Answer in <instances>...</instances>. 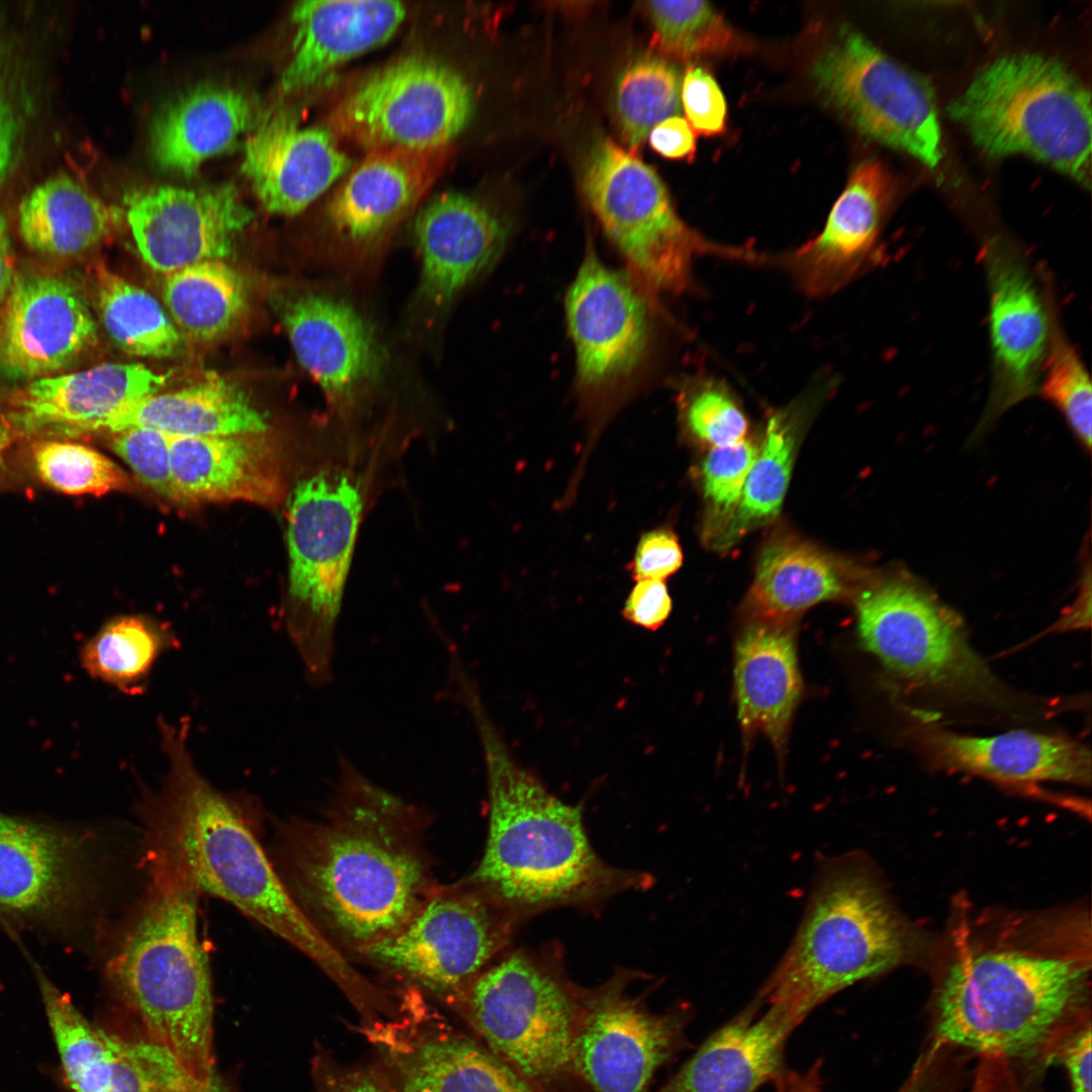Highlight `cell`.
Returning <instances> with one entry per match:
<instances>
[{
    "label": "cell",
    "instance_id": "obj_35",
    "mask_svg": "<svg viewBox=\"0 0 1092 1092\" xmlns=\"http://www.w3.org/2000/svg\"><path fill=\"white\" fill-rule=\"evenodd\" d=\"M150 428L175 437H212L267 433L269 424L236 384L209 377L191 386L154 393L121 410L106 432Z\"/></svg>",
    "mask_w": 1092,
    "mask_h": 1092
},
{
    "label": "cell",
    "instance_id": "obj_43",
    "mask_svg": "<svg viewBox=\"0 0 1092 1092\" xmlns=\"http://www.w3.org/2000/svg\"><path fill=\"white\" fill-rule=\"evenodd\" d=\"M681 76L675 66L643 57L619 75L614 96L615 117L625 142L639 147L660 121L680 111Z\"/></svg>",
    "mask_w": 1092,
    "mask_h": 1092
},
{
    "label": "cell",
    "instance_id": "obj_49",
    "mask_svg": "<svg viewBox=\"0 0 1092 1092\" xmlns=\"http://www.w3.org/2000/svg\"><path fill=\"white\" fill-rule=\"evenodd\" d=\"M680 99L694 132L709 136L725 130L727 104L709 71L698 66L689 67L681 81Z\"/></svg>",
    "mask_w": 1092,
    "mask_h": 1092
},
{
    "label": "cell",
    "instance_id": "obj_44",
    "mask_svg": "<svg viewBox=\"0 0 1092 1092\" xmlns=\"http://www.w3.org/2000/svg\"><path fill=\"white\" fill-rule=\"evenodd\" d=\"M32 460L43 483L71 495H102L129 485L128 476L111 459L83 444L46 440L36 444Z\"/></svg>",
    "mask_w": 1092,
    "mask_h": 1092
},
{
    "label": "cell",
    "instance_id": "obj_27",
    "mask_svg": "<svg viewBox=\"0 0 1092 1092\" xmlns=\"http://www.w3.org/2000/svg\"><path fill=\"white\" fill-rule=\"evenodd\" d=\"M166 381V375L136 363H104L34 379L16 397V422L30 433L73 436L106 431L121 410L157 393Z\"/></svg>",
    "mask_w": 1092,
    "mask_h": 1092
},
{
    "label": "cell",
    "instance_id": "obj_57",
    "mask_svg": "<svg viewBox=\"0 0 1092 1092\" xmlns=\"http://www.w3.org/2000/svg\"><path fill=\"white\" fill-rule=\"evenodd\" d=\"M14 260L8 225L0 212V317L8 299L14 279Z\"/></svg>",
    "mask_w": 1092,
    "mask_h": 1092
},
{
    "label": "cell",
    "instance_id": "obj_11",
    "mask_svg": "<svg viewBox=\"0 0 1092 1092\" xmlns=\"http://www.w3.org/2000/svg\"><path fill=\"white\" fill-rule=\"evenodd\" d=\"M519 922L468 881L436 889L395 933L358 954L458 1002L507 951Z\"/></svg>",
    "mask_w": 1092,
    "mask_h": 1092
},
{
    "label": "cell",
    "instance_id": "obj_53",
    "mask_svg": "<svg viewBox=\"0 0 1092 1092\" xmlns=\"http://www.w3.org/2000/svg\"><path fill=\"white\" fill-rule=\"evenodd\" d=\"M649 142L652 149L665 158L693 159L695 156V132L678 115L657 123L649 132Z\"/></svg>",
    "mask_w": 1092,
    "mask_h": 1092
},
{
    "label": "cell",
    "instance_id": "obj_8",
    "mask_svg": "<svg viewBox=\"0 0 1092 1092\" xmlns=\"http://www.w3.org/2000/svg\"><path fill=\"white\" fill-rule=\"evenodd\" d=\"M948 112L987 154H1024L1090 186V93L1060 62L1037 54L1000 58Z\"/></svg>",
    "mask_w": 1092,
    "mask_h": 1092
},
{
    "label": "cell",
    "instance_id": "obj_26",
    "mask_svg": "<svg viewBox=\"0 0 1092 1092\" xmlns=\"http://www.w3.org/2000/svg\"><path fill=\"white\" fill-rule=\"evenodd\" d=\"M351 167L333 134L301 127L290 113L274 110L247 139L242 171L270 212L302 211Z\"/></svg>",
    "mask_w": 1092,
    "mask_h": 1092
},
{
    "label": "cell",
    "instance_id": "obj_33",
    "mask_svg": "<svg viewBox=\"0 0 1092 1092\" xmlns=\"http://www.w3.org/2000/svg\"><path fill=\"white\" fill-rule=\"evenodd\" d=\"M253 98L232 86L203 83L169 99L155 113L151 150L163 170L190 176L202 161L231 148L258 119Z\"/></svg>",
    "mask_w": 1092,
    "mask_h": 1092
},
{
    "label": "cell",
    "instance_id": "obj_7",
    "mask_svg": "<svg viewBox=\"0 0 1092 1092\" xmlns=\"http://www.w3.org/2000/svg\"><path fill=\"white\" fill-rule=\"evenodd\" d=\"M583 991L557 947L519 948L488 966L458 1003L484 1045L537 1092H589L574 1061Z\"/></svg>",
    "mask_w": 1092,
    "mask_h": 1092
},
{
    "label": "cell",
    "instance_id": "obj_40",
    "mask_svg": "<svg viewBox=\"0 0 1092 1092\" xmlns=\"http://www.w3.org/2000/svg\"><path fill=\"white\" fill-rule=\"evenodd\" d=\"M96 299L107 334L123 352L150 358H168L180 352L181 333L145 289L98 267Z\"/></svg>",
    "mask_w": 1092,
    "mask_h": 1092
},
{
    "label": "cell",
    "instance_id": "obj_56",
    "mask_svg": "<svg viewBox=\"0 0 1092 1092\" xmlns=\"http://www.w3.org/2000/svg\"><path fill=\"white\" fill-rule=\"evenodd\" d=\"M1091 582L1090 571L1086 574L1084 583L1082 584L1081 592L1078 599L1072 607L1067 610L1061 619L1054 625L1055 631H1066L1074 629H1083L1090 625V611H1091Z\"/></svg>",
    "mask_w": 1092,
    "mask_h": 1092
},
{
    "label": "cell",
    "instance_id": "obj_17",
    "mask_svg": "<svg viewBox=\"0 0 1092 1092\" xmlns=\"http://www.w3.org/2000/svg\"><path fill=\"white\" fill-rule=\"evenodd\" d=\"M448 156V146L372 151L327 207L324 258L345 271L375 261L393 230L426 195Z\"/></svg>",
    "mask_w": 1092,
    "mask_h": 1092
},
{
    "label": "cell",
    "instance_id": "obj_54",
    "mask_svg": "<svg viewBox=\"0 0 1092 1092\" xmlns=\"http://www.w3.org/2000/svg\"><path fill=\"white\" fill-rule=\"evenodd\" d=\"M317 1092H396L373 1071L347 1068H322Z\"/></svg>",
    "mask_w": 1092,
    "mask_h": 1092
},
{
    "label": "cell",
    "instance_id": "obj_13",
    "mask_svg": "<svg viewBox=\"0 0 1092 1092\" xmlns=\"http://www.w3.org/2000/svg\"><path fill=\"white\" fill-rule=\"evenodd\" d=\"M856 607L864 647L895 675L947 694L996 696L995 678L960 620L926 590L892 579L861 593Z\"/></svg>",
    "mask_w": 1092,
    "mask_h": 1092
},
{
    "label": "cell",
    "instance_id": "obj_38",
    "mask_svg": "<svg viewBox=\"0 0 1092 1092\" xmlns=\"http://www.w3.org/2000/svg\"><path fill=\"white\" fill-rule=\"evenodd\" d=\"M162 293L177 329L200 342L226 336L248 309L243 277L222 260L202 261L166 274Z\"/></svg>",
    "mask_w": 1092,
    "mask_h": 1092
},
{
    "label": "cell",
    "instance_id": "obj_24",
    "mask_svg": "<svg viewBox=\"0 0 1092 1092\" xmlns=\"http://www.w3.org/2000/svg\"><path fill=\"white\" fill-rule=\"evenodd\" d=\"M893 196V180L883 164L860 163L823 230L778 261L809 296L840 290L880 259L879 239Z\"/></svg>",
    "mask_w": 1092,
    "mask_h": 1092
},
{
    "label": "cell",
    "instance_id": "obj_16",
    "mask_svg": "<svg viewBox=\"0 0 1092 1092\" xmlns=\"http://www.w3.org/2000/svg\"><path fill=\"white\" fill-rule=\"evenodd\" d=\"M641 288L630 273L607 266L590 249L567 290L576 385L589 400L621 392L648 358L651 322Z\"/></svg>",
    "mask_w": 1092,
    "mask_h": 1092
},
{
    "label": "cell",
    "instance_id": "obj_42",
    "mask_svg": "<svg viewBox=\"0 0 1092 1092\" xmlns=\"http://www.w3.org/2000/svg\"><path fill=\"white\" fill-rule=\"evenodd\" d=\"M654 27V46L677 60L744 54L751 43L706 1L645 3Z\"/></svg>",
    "mask_w": 1092,
    "mask_h": 1092
},
{
    "label": "cell",
    "instance_id": "obj_55",
    "mask_svg": "<svg viewBox=\"0 0 1092 1092\" xmlns=\"http://www.w3.org/2000/svg\"><path fill=\"white\" fill-rule=\"evenodd\" d=\"M822 1063L815 1061L802 1071L785 1070L775 1081L776 1092H822Z\"/></svg>",
    "mask_w": 1092,
    "mask_h": 1092
},
{
    "label": "cell",
    "instance_id": "obj_3",
    "mask_svg": "<svg viewBox=\"0 0 1092 1092\" xmlns=\"http://www.w3.org/2000/svg\"><path fill=\"white\" fill-rule=\"evenodd\" d=\"M166 769L144 794L139 812L182 855L200 892L224 900L309 958L354 1006L375 986L312 924L289 893L252 824L253 805L217 789L201 772L189 746L190 721L158 719Z\"/></svg>",
    "mask_w": 1092,
    "mask_h": 1092
},
{
    "label": "cell",
    "instance_id": "obj_19",
    "mask_svg": "<svg viewBox=\"0 0 1092 1092\" xmlns=\"http://www.w3.org/2000/svg\"><path fill=\"white\" fill-rule=\"evenodd\" d=\"M982 259L992 352L991 390L982 419L987 426L1038 391L1055 312L1023 253L1011 242L990 240Z\"/></svg>",
    "mask_w": 1092,
    "mask_h": 1092
},
{
    "label": "cell",
    "instance_id": "obj_10",
    "mask_svg": "<svg viewBox=\"0 0 1092 1092\" xmlns=\"http://www.w3.org/2000/svg\"><path fill=\"white\" fill-rule=\"evenodd\" d=\"M583 190L606 236L647 291L678 294L695 260L711 254L756 262L750 250L712 243L677 214L656 172L611 140L592 150Z\"/></svg>",
    "mask_w": 1092,
    "mask_h": 1092
},
{
    "label": "cell",
    "instance_id": "obj_37",
    "mask_svg": "<svg viewBox=\"0 0 1092 1092\" xmlns=\"http://www.w3.org/2000/svg\"><path fill=\"white\" fill-rule=\"evenodd\" d=\"M843 589V577L832 559L808 544L781 540L762 550L750 600L760 623L786 626Z\"/></svg>",
    "mask_w": 1092,
    "mask_h": 1092
},
{
    "label": "cell",
    "instance_id": "obj_22",
    "mask_svg": "<svg viewBox=\"0 0 1092 1092\" xmlns=\"http://www.w3.org/2000/svg\"><path fill=\"white\" fill-rule=\"evenodd\" d=\"M414 234L422 267L413 311L431 327L497 260L509 228L480 202L445 192L423 206Z\"/></svg>",
    "mask_w": 1092,
    "mask_h": 1092
},
{
    "label": "cell",
    "instance_id": "obj_34",
    "mask_svg": "<svg viewBox=\"0 0 1092 1092\" xmlns=\"http://www.w3.org/2000/svg\"><path fill=\"white\" fill-rule=\"evenodd\" d=\"M734 675L745 739L763 734L782 756L802 691L792 632L764 623L748 627L736 645Z\"/></svg>",
    "mask_w": 1092,
    "mask_h": 1092
},
{
    "label": "cell",
    "instance_id": "obj_31",
    "mask_svg": "<svg viewBox=\"0 0 1092 1092\" xmlns=\"http://www.w3.org/2000/svg\"><path fill=\"white\" fill-rule=\"evenodd\" d=\"M755 998L710 1035L658 1092H756L785 1069L794 1031Z\"/></svg>",
    "mask_w": 1092,
    "mask_h": 1092
},
{
    "label": "cell",
    "instance_id": "obj_48",
    "mask_svg": "<svg viewBox=\"0 0 1092 1092\" xmlns=\"http://www.w3.org/2000/svg\"><path fill=\"white\" fill-rule=\"evenodd\" d=\"M757 454V448L745 439L734 445L713 447L707 455L703 465L705 494L720 514L736 508Z\"/></svg>",
    "mask_w": 1092,
    "mask_h": 1092
},
{
    "label": "cell",
    "instance_id": "obj_14",
    "mask_svg": "<svg viewBox=\"0 0 1092 1092\" xmlns=\"http://www.w3.org/2000/svg\"><path fill=\"white\" fill-rule=\"evenodd\" d=\"M471 90L453 68L425 56L372 73L332 113L339 135L371 151L447 147L472 112Z\"/></svg>",
    "mask_w": 1092,
    "mask_h": 1092
},
{
    "label": "cell",
    "instance_id": "obj_6",
    "mask_svg": "<svg viewBox=\"0 0 1092 1092\" xmlns=\"http://www.w3.org/2000/svg\"><path fill=\"white\" fill-rule=\"evenodd\" d=\"M906 932L876 878L855 856L818 869L793 941L755 998L794 1029L824 1001L897 966Z\"/></svg>",
    "mask_w": 1092,
    "mask_h": 1092
},
{
    "label": "cell",
    "instance_id": "obj_12",
    "mask_svg": "<svg viewBox=\"0 0 1092 1092\" xmlns=\"http://www.w3.org/2000/svg\"><path fill=\"white\" fill-rule=\"evenodd\" d=\"M812 77L825 101L856 130L929 167L941 158L929 83L844 26L817 57Z\"/></svg>",
    "mask_w": 1092,
    "mask_h": 1092
},
{
    "label": "cell",
    "instance_id": "obj_61",
    "mask_svg": "<svg viewBox=\"0 0 1092 1092\" xmlns=\"http://www.w3.org/2000/svg\"><path fill=\"white\" fill-rule=\"evenodd\" d=\"M12 442V432L6 421L0 418V461Z\"/></svg>",
    "mask_w": 1092,
    "mask_h": 1092
},
{
    "label": "cell",
    "instance_id": "obj_20",
    "mask_svg": "<svg viewBox=\"0 0 1092 1092\" xmlns=\"http://www.w3.org/2000/svg\"><path fill=\"white\" fill-rule=\"evenodd\" d=\"M125 214L142 258L165 275L232 257L238 236L254 216L232 184L135 191L126 199Z\"/></svg>",
    "mask_w": 1092,
    "mask_h": 1092
},
{
    "label": "cell",
    "instance_id": "obj_30",
    "mask_svg": "<svg viewBox=\"0 0 1092 1092\" xmlns=\"http://www.w3.org/2000/svg\"><path fill=\"white\" fill-rule=\"evenodd\" d=\"M372 1039L384 1046L396 1092H537L484 1044L449 1031H400L383 1026Z\"/></svg>",
    "mask_w": 1092,
    "mask_h": 1092
},
{
    "label": "cell",
    "instance_id": "obj_1",
    "mask_svg": "<svg viewBox=\"0 0 1092 1092\" xmlns=\"http://www.w3.org/2000/svg\"><path fill=\"white\" fill-rule=\"evenodd\" d=\"M426 822L423 810L341 753L324 817L278 825L275 868L320 932L358 954L398 931L437 889Z\"/></svg>",
    "mask_w": 1092,
    "mask_h": 1092
},
{
    "label": "cell",
    "instance_id": "obj_5",
    "mask_svg": "<svg viewBox=\"0 0 1092 1092\" xmlns=\"http://www.w3.org/2000/svg\"><path fill=\"white\" fill-rule=\"evenodd\" d=\"M1069 924L970 945L956 958L938 994L939 1038L996 1058L1046 1041L1089 981L1090 931Z\"/></svg>",
    "mask_w": 1092,
    "mask_h": 1092
},
{
    "label": "cell",
    "instance_id": "obj_21",
    "mask_svg": "<svg viewBox=\"0 0 1092 1092\" xmlns=\"http://www.w3.org/2000/svg\"><path fill=\"white\" fill-rule=\"evenodd\" d=\"M38 987L66 1078L75 1092H203L164 1049L89 1022L39 970Z\"/></svg>",
    "mask_w": 1092,
    "mask_h": 1092
},
{
    "label": "cell",
    "instance_id": "obj_15",
    "mask_svg": "<svg viewBox=\"0 0 1092 1092\" xmlns=\"http://www.w3.org/2000/svg\"><path fill=\"white\" fill-rule=\"evenodd\" d=\"M640 978L621 970L584 988L574 1061L589 1092H650L656 1072L687 1046L691 1010L651 1011L646 992H631Z\"/></svg>",
    "mask_w": 1092,
    "mask_h": 1092
},
{
    "label": "cell",
    "instance_id": "obj_2",
    "mask_svg": "<svg viewBox=\"0 0 1092 1092\" xmlns=\"http://www.w3.org/2000/svg\"><path fill=\"white\" fill-rule=\"evenodd\" d=\"M450 696L472 719L487 780L486 843L466 881L519 923L553 908L592 906L647 888V875L615 868L598 855L579 806L557 798L517 761L472 676L456 679Z\"/></svg>",
    "mask_w": 1092,
    "mask_h": 1092
},
{
    "label": "cell",
    "instance_id": "obj_60",
    "mask_svg": "<svg viewBox=\"0 0 1092 1092\" xmlns=\"http://www.w3.org/2000/svg\"><path fill=\"white\" fill-rule=\"evenodd\" d=\"M14 143L0 141V182L5 177L12 161Z\"/></svg>",
    "mask_w": 1092,
    "mask_h": 1092
},
{
    "label": "cell",
    "instance_id": "obj_50",
    "mask_svg": "<svg viewBox=\"0 0 1092 1092\" xmlns=\"http://www.w3.org/2000/svg\"><path fill=\"white\" fill-rule=\"evenodd\" d=\"M681 561L682 553L675 536L665 530H654L641 537L632 571L637 580H663L680 567Z\"/></svg>",
    "mask_w": 1092,
    "mask_h": 1092
},
{
    "label": "cell",
    "instance_id": "obj_9",
    "mask_svg": "<svg viewBox=\"0 0 1092 1092\" xmlns=\"http://www.w3.org/2000/svg\"><path fill=\"white\" fill-rule=\"evenodd\" d=\"M362 509L357 474L337 463L297 481L289 496L286 630L315 688L334 676L337 625Z\"/></svg>",
    "mask_w": 1092,
    "mask_h": 1092
},
{
    "label": "cell",
    "instance_id": "obj_23",
    "mask_svg": "<svg viewBox=\"0 0 1092 1092\" xmlns=\"http://www.w3.org/2000/svg\"><path fill=\"white\" fill-rule=\"evenodd\" d=\"M83 840L64 829L0 812V913L62 922L87 898Z\"/></svg>",
    "mask_w": 1092,
    "mask_h": 1092
},
{
    "label": "cell",
    "instance_id": "obj_45",
    "mask_svg": "<svg viewBox=\"0 0 1092 1092\" xmlns=\"http://www.w3.org/2000/svg\"><path fill=\"white\" fill-rule=\"evenodd\" d=\"M1089 374L1055 316L1039 388L1065 417L1078 440L1090 450L1092 392Z\"/></svg>",
    "mask_w": 1092,
    "mask_h": 1092
},
{
    "label": "cell",
    "instance_id": "obj_51",
    "mask_svg": "<svg viewBox=\"0 0 1092 1092\" xmlns=\"http://www.w3.org/2000/svg\"><path fill=\"white\" fill-rule=\"evenodd\" d=\"M671 606L663 580H637L625 602L623 615L629 622L655 631L668 618Z\"/></svg>",
    "mask_w": 1092,
    "mask_h": 1092
},
{
    "label": "cell",
    "instance_id": "obj_32",
    "mask_svg": "<svg viewBox=\"0 0 1092 1092\" xmlns=\"http://www.w3.org/2000/svg\"><path fill=\"white\" fill-rule=\"evenodd\" d=\"M405 16L397 1L304 0L292 8L293 57L281 88L310 86L345 61L388 40Z\"/></svg>",
    "mask_w": 1092,
    "mask_h": 1092
},
{
    "label": "cell",
    "instance_id": "obj_18",
    "mask_svg": "<svg viewBox=\"0 0 1092 1092\" xmlns=\"http://www.w3.org/2000/svg\"><path fill=\"white\" fill-rule=\"evenodd\" d=\"M269 300L298 361L339 414L353 413L378 388L387 355L351 302L313 288L276 290Z\"/></svg>",
    "mask_w": 1092,
    "mask_h": 1092
},
{
    "label": "cell",
    "instance_id": "obj_47",
    "mask_svg": "<svg viewBox=\"0 0 1092 1092\" xmlns=\"http://www.w3.org/2000/svg\"><path fill=\"white\" fill-rule=\"evenodd\" d=\"M172 437L150 428H129L112 434L111 449L136 477L162 496L182 503L171 468Z\"/></svg>",
    "mask_w": 1092,
    "mask_h": 1092
},
{
    "label": "cell",
    "instance_id": "obj_4",
    "mask_svg": "<svg viewBox=\"0 0 1092 1092\" xmlns=\"http://www.w3.org/2000/svg\"><path fill=\"white\" fill-rule=\"evenodd\" d=\"M148 882L118 930L107 979L142 1037L164 1049L207 1092H220L212 1051L213 1000L198 935L200 890L179 850L146 826Z\"/></svg>",
    "mask_w": 1092,
    "mask_h": 1092
},
{
    "label": "cell",
    "instance_id": "obj_28",
    "mask_svg": "<svg viewBox=\"0 0 1092 1092\" xmlns=\"http://www.w3.org/2000/svg\"><path fill=\"white\" fill-rule=\"evenodd\" d=\"M170 455L183 504L243 500L275 506L285 493L281 452L267 433L172 437Z\"/></svg>",
    "mask_w": 1092,
    "mask_h": 1092
},
{
    "label": "cell",
    "instance_id": "obj_46",
    "mask_svg": "<svg viewBox=\"0 0 1092 1092\" xmlns=\"http://www.w3.org/2000/svg\"><path fill=\"white\" fill-rule=\"evenodd\" d=\"M687 388L685 419L695 436L714 447L745 440L747 419L724 382L701 377L693 379Z\"/></svg>",
    "mask_w": 1092,
    "mask_h": 1092
},
{
    "label": "cell",
    "instance_id": "obj_41",
    "mask_svg": "<svg viewBox=\"0 0 1092 1092\" xmlns=\"http://www.w3.org/2000/svg\"><path fill=\"white\" fill-rule=\"evenodd\" d=\"M795 437L790 420L776 414L767 422L761 451L748 473L739 503L716 543L729 546L779 514L791 477Z\"/></svg>",
    "mask_w": 1092,
    "mask_h": 1092
},
{
    "label": "cell",
    "instance_id": "obj_59",
    "mask_svg": "<svg viewBox=\"0 0 1092 1092\" xmlns=\"http://www.w3.org/2000/svg\"><path fill=\"white\" fill-rule=\"evenodd\" d=\"M971 1092H997L995 1077L988 1067L980 1069Z\"/></svg>",
    "mask_w": 1092,
    "mask_h": 1092
},
{
    "label": "cell",
    "instance_id": "obj_25",
    "mask_svg": "<svg viewBox=\"0 0 1092 1092\" xmlns=\"http://www.w3.org/2000/svg\"><path fill=\"white\" fill-rule=\"evenodd\" d=\"M96 332L72 282L46 274L15 276L0 317V365L14 377L51 376L91 347Z\"/></svg>",
    "mask_w": 1092,
    "mask_h": 1092
},
{
    "label": "cell",
    "instance_id": "obj_36",
    "mask_svg": "<svg viewBox=\"0 0 1092 1092\" xmlns=\"http://www.w3.org/2000/svg\"><path fill=\"white\" fill-rule=\"evenodd\" d=\"M120 212L67 175L34 187L18 211L19 233L32 250L53 256L83 253L105 239Z\"/></svg>",
    "mask_w": 1092,
    "mask_h": 1092
},
{
    "label": "cell",
    "instance_id": "obj_29",
    "mask_svg": "<svg viewBox=\"0 0 1092 1092\" xmlns=\"http://www.w3.org/2000/svg\"><path fill=\"white\" fill-rule=\"evenodd\" d=\"M921 745L941 767L1005 784L1091 782L1090 750L1060 735L1016 730L982 737L931 728Z\"/></svg>",
    "mask_w": 1092,
    "mask_h": 1092
},
{
    "label": "cell",
    "instance_id": "obj_39",
    "mask_svg": "<svg viewBox=\"0 0 1092 1092\" xmlns=\"http://www.w3.org/2000/svg\"><path fill=\"white\" fill-rule=\"evenodd\" d=\"M179 647L172 631L143 616L116 617L83 645L87 673L128 696L145 694L152 671L167 652Z\"/></svg>",
    "mask_w": 1092,
    "mask_h": 1092
},
{
    "label": "cell",
    "instance_id": "obj_58",
    "mask_svg": "<svg viewBox=\"0 0 1092 1092\" xmlns=\"http://www.w3.org/2000/svg\"><path fill=\"white\" fill-rule=\"evenodd\" d=\"M16 120L0 89V141L15 143Z\"/></svg>",
    "mask_w": 1092,
    "mask_h": 1092
},
{
    "label": "cell",
    "instance_id": "obj_52",
    "mask_svg": "<svg viewBox=\"0 0 1092 1092\" xmlns=\"http://www.w3.org/2000/svg\"><path fill=\"white\" fill-rule=\"evenodd\" d=\"M1091 1037L1090 1022H1087L1063 1043L1059 1052L1072 1092H1091Z\"/></svg>",
    "mask_w": 1092,
    "mask_h": 1092
}]
</instances>
